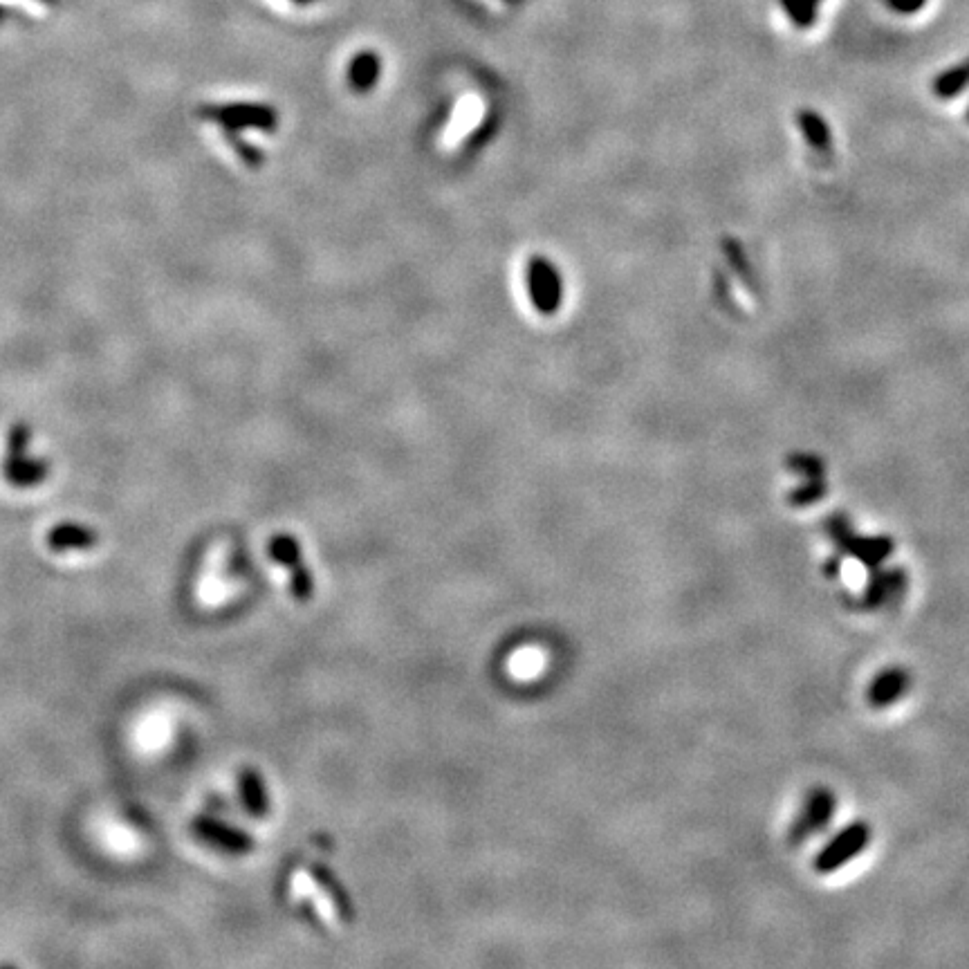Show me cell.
Returning <instances> with one entry per match:
<instances>
[{"label": "cell", "instance_id": "cell-1", "mask_svg": "<svg viewBox=\"0 0 969 969\" xmlns=\"http://www.w3.org/2000/svg\"><path fill=\"white\" fill-rule=\"evenodd\" d=\"M97 846L110 857L128 860L144 851L146 833L140 821H135L126 812H104L95 819L92 826Z\"/></svg>", "mask_w": 969, "mask_h": 969}, {"label": "cell", "instance_id": "cell-2", "mask_svg": "<svg viewBox=\"0 0 969 969\" xmlns=\"http://www.w3.org/2000/svg\"><path fill=\"white\" fill-rule=\"evenodd\" d=\"M202 117L214 122L220 131H256L274 133L279 124L276 110L267 104H252V101H234V104H214L202 108Z\"/></svg>", "mask_w": 969, "mask_h": 969}, {"label": "cell", "instance_id": "cell-3", "mask_svg": "<svg viewBox=\"0 0 969 969\" xmlns=\"http://www.w3.org/2000/svg\"><path fill=\"white\" fill-rule=\"evenodd\" d=\"M528 294L532 299V306L541 315H555L561 308L564 299V281L555 265L548 258L534 256L528 263Z\"/></svg>", "mask_w": 969, "mask_h": 969}, {"label": "cell", "instance_id": "cell-4", "mask_svg": "<svg viewBox=\"0 0 969 969\" xmlns=\"http://www.w3.org/2000/svg\"><path fill=\"white\" fill-rule=\"evenodd\" d=\"M866 844H869V828L866 824H853L848 826L844 833H839L828 848L819 853L817 857V871L819 873H833L837 869H842L844 864L853 860L855 855H860Z\"/></svg>", "mask_w": 969, "mask_h": 969}, {"label": "cell", "instance_id": "cell-5", "mask_svg": "<svg viewBox=\"0 0 969 969\" xmlns=\"http://www.w3.org/2000/svg\"><path fill=\"white\" fill-rule=\"evenodd\" d=\"M173 721L164 709H151L133 727V743L144 754L164 752L173 743Z\"/></svg>", "mask_w": 969, "mask_h": 969}, {"label": "cell", "instance_id": "cell-6", "mask_svg": "<svg viewBox=\"0 0 969 969\" xmlns=\"http://www.w3.org/2000/svg\"><path fill=\"white\" fill-rule=\"evenodd\" d=\"M797 124L812 151L824 155V158H830V155H833V133H830L828 122L817 113V110L812 108L799 110Z\"/></svg>", "mask_w": 969, "mask_h": 969}, {"label": "cell", "instance_id": "cell-7", "mask_svg": "<svg viewBox=\"0 0 969 969\" xmlns=\"http://www.w3.org/2000/svg\"><path fill=\"white\" fill-rule=\"evenodd\" d=\"M380 72H382L380 54H375L373 50H364L355 54V59L350 61L348 81L355 92H368L377 81H380Z\"/></svg>", "mask_w": 969, "mask_h": 969}, {"label": "cell", "instance_id": "cell-8", "mask_svg": "<svg viewBox=\"0 0 969 969\" xmlns=\"http://www.w3.org/2000/svg\"><path fill=\"white\" fill-rule=\"evenodd\" d=\"M833 810H835L833 797H830L828 792H817V795L808 801L804 815H801V819L797 821V833H795L797 839L817 833V830L824 824H828L830 817H833Z\"/></svg>", "mask_w": 969, "mask_h": 969}, {"label": "cell", "instance_id": "cell-9", "mask_svg": "<svg viewBox=\"0 0 969 969\" xmlns=\"http://www.w3.org/2000/svg\"><path fill=\"white\" fill-rule=\"evenodd\" d=\"M546 669V655L537 646H523V649H516L510 660H507V673L516 680H532L541 676V671Z\"/></svg>", "mask_w": 969, "mask_h": 969}, {"label": "cell", "instance_id": "cell-10", "mask_svg": "<svg viewBox=\"0 0 969 969\" xmlns=\"http://www.w3.org/2000/svg\"><path fill=\"white\" fill-rule=\"evenodd\" d=\"M967 86H969V57L963 59L961 63H956V66L940 72V75L931 81V92H934V97L938 99H954L961 95V92H965Z\"/></svg>", "mask_w": 969, "mask_h": 969}, {"label": "cell", "instance_id": "cell-11", "mask_svg": "<svg viewBox=\"0 0 969 969\" xmlns=\"http://www.w3.org/2000/svg\"><path fill=\"white\" fill-rule=\"evenodd\" d=\"M907 682L909 678L904 676V671L900 669H891L887 673H882V676L873 682V687L869 691L871 705L887 707L895 703V698H900L904 694V689H907Z\"/></svg>", "mask_w": 969, "mask_h": 969}, {"label": "cell", "instance_id": "cell-12", "mask_svg": "<svg viewBox=\"0 0 969 969\" xmlns=\"http://www.w3.org/2000/svg\"><path fill=\"white\" fill-rule=\"evenodd\" d=\"M721 245H723V254L727 258V263L732 265V270L738 274V279H741L752 292L759 290V279H756V272L752 270L750 256H747L745 247L738 243L736 238H729V236L723 238Z\"/></svg>", "mask_w": 969, "mask_h": 969}, {"label": "cell", "instance_id": "cell-13", "mask_svg": "<svg viewBox=\"0 0 969 969\" xmlns=\"http://www.w3.org/2000/svg\"><path fill=\"white\" fill-rule=\"evenodd\" d=\"M779 5L792 25L799 30H808L817 23L821 0H779Z\"/></svg>", "mask_w": 969, "mask_h": 969}, {"label": "cell", "instance_id": "cell-14", "mask_svg": "<svg viewBox=\"0 0 969 969\" xmlns=\"http://www.w3.org/2000/svg\"><path fill=\"white\" fill-rule=\"evenodd\" d=\"M826 492L828 487L824 485V478H806V483L790 494V501L795 505H810L819 501Z\"/></svg>", "mask_w": 969, "mask_h": 969}, {"label": "cell", "instance_id": "cell-15", "mask_svg": "<svg viewBox=\"0 0 969 969\" xmlns=\"http://www.w3.org/2000/svg\"><path fill=\"white\" fill-rule=\"evenodd\" d=\"M788 467L806 478H824V463L812 454H795L788 458Z\"/></svg>", "mask_w": 969, "mask_h": 969}, {"label": "cell", "instance_id": "cell-16", "mask_svg": "<svg viewBox=\"0 0 969 969\" xmlns=\"http://www.w3.org/2000/svg\"><path fill=\"white\" fill-rule=\"evenodd\" d=\"M927 3L929 0H884V5H887L893 14H900V16L918 14L927 7Z\"/></svg>", "mask_w": 969, "mask_h": 969}, {"label": "cell", "instance_id": "cell-17", "mask_svg": "<svg viewBox=\"0 0 969 969\" xmlns=\"http://www.w3.org/2000/svg\"><path fill=\"white\" fill-rule=\"evenodd\" d=\"M842 577L851 588H862L864 579H866L864 568H862V564H857V561H848V564H844Z\"/></svg>", "mask_w": 969, "mask_h": 969}, {"label": "cell", "instance_id": "cell-18", "mask_svg": "<svg viewBox=\"0 0 969 969\" xmlns=\"http://www.w3.org/2000/svg\"><path fill=\"white\" fill-rule=\"evenodd\" d=\"M294 3H299V5H310V3H315V0H294Z\"/></svg>", "mask_w": 969, "mask_h": 969}, {"label": "cell", "instance_id": "cell-19", "mask_svg": "<svg viewBox=\"0 0 969 969\" xmlns=\"http://www.w3.org/2000/svg\"><path fill=\"white\" fill-rule=\"evenodd\" d=\"M3 16H5V9H3V7H0V21H3Z\"/></svg>", "mask_w": 969, "mask_h": 969}, {"label": "cell", "instance_id": "cell-20", "mask_svg": "<svg viewBox=\"0 0 969 969\" xmlns=\"http://www.w3.org/2000/svg\"><path fill=\"white\" fill-rule=\"evenodd\" d=\"M967 122H969V108H967Z\"/></svg>", "mask_w": 969, "mask_h": 969}]
</instances>
